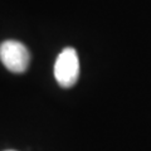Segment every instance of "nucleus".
Returning <instances> with one entry per match:
<instances>
[{"mask_svg":"<svg viewBox=\"0 0 151 151\" xmlns=\"http://www.w3.org/2000/svg\"><path fill=\"white\" fill-rule=\"evenodd\" d=\"M54 77L63 88L74 86L79 77V59L76 49L64 48L55 59Z\"/></svg>","mask_w":151,"mask_h":151,"instance_id":"f257e3e1","label":"nucleus"},{"mask_svg":"<svg viewBox=\"0 0 151 151\" xmlns=\"http://www.w3.org/2000/svg\"><path fill=\"white\" fill-rule=\"evenodd\" d=\"M0 60L13 73L25 72L30 54L27 47L18 40H5L0 44Z\"/></svg>","mask_w":151,"mask_h":151,"instance_id":"f03ea898","label":"nucleus"},{"mask_svg":"<svg viewBox=\"0 0 151 151\" xmlns=\"http://www.w3.org/2000/svg\"><path fill=\"white\" fill-rule=\"evenodd\" d=\"M6 151H14V150H6Z\"/></svg>","mask_w":151,"mask_h":151,"instance_id":"7ed1b4c3","label":"nucleus"}]
</instances>
